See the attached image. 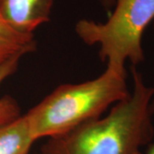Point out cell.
Masks as SVG:
<instances>
[{"label": "cell", "mask_w": 154, "mask_h": 154, "mask_svg": "<svg viewBox=\"0 0 154 154\" xmlns=\"http://www.w3.org/2000/svg\"><path fill=\"white\" fill-rule=\"evenodd\" d=\"M152 113L154 116V99L152 100ZM146 154H154V141H152L150 146H149L148 151H147V153Z\"/></svg>", "instance_id": "cell-9"}, {"label": "cell", "mask_w": 154, "mask_h": 154, "mask_svg": "<svg viewBox=\"0 0 154 154\" xmlns=\"http://www.w3.org/2000/svg\"><path fill=\"white\" fill-rule=\"evenodd\" d=\"M35 140L26 115L0 125V154H29Z\"/></svg>", "instance_id": "cell-5"}, {"label": "cell", "mask_w": 154, "mask_h": 154, "mask_svg": "<svg viewBox=\"0 0 154 154\" xmlns=\"http://www.w3.org/2000/svg\"><path fill=\"white\" fill-rule=\"evenodd\" d=\"M99 2L107 11H110L115 5V0H99Z\"/></svg>", "instance_id": "cell-8"}, {"label": "cell", "mask_w": 154, "mask_h": 154, "mask_svg": "<svg viewBox=\"0 0 154 154\" xmlns=\"http://www.w3.org/2000/svg\"><path fill=\"white\" fill-rule=\"evenodd\" d=\"M21 57H16L0 64V85L17 69ZM20 116V108L14 99L5 96L0 99V125L13 121Z\"/></svg>", "instance_id": "cell-7"}, {"label": "cell", "mask_w": 154, "mask_h": 154, "mask_svg": "<svg viewBox=\"0 0 154 154\" xmlns=\"http://www.w3.org/2000/svg\"><path fill=\"white\" fill-rule=\"evenodd\" d=\"M132 91L108 115L88 122L64 135L51 138L44 154H143L154 138L152 103L154 88L131 67Z\"/></svg>", "instance_id": "cell-1"}, {"label": "cell", "mask_w": 154, "mask_h": 154, "mask_svg": "<svg viewBox=\"0 0 154 154\" xmlns=\"http://www.w3.org/2000/svg\"><path fill=\"white\" fill-rule=\"evenodd\" d=\"M127 72L106 67L94 80L57 88L25 114L33 138H57L100 117L129 94Z\"/></svg>", "instance_id": "cell-2"}, {"label": "cell", "mask_w": 154, "mask_h": 154, "mask_svg": "<svg viewBox=\"0 0 154 154\" xmlns=\"http://www.w3.org/2000/svg\"><path fill=\"white\" fill-rule=\"evenodd\" d=\"M153 30H154V26H153Z\"/></svg>", "instance_id": "cell-10"}, {"label": "cell", "mask_w": 154, "mask_h": 154, "mask_svg": "<svg viewBox=\"0 0 154 154\" xmlns=\"http://www.w3.org/2000/svg\"><path fill=\"white\" fill-rule=\"evenodd\" d=\"M54 0H0V12L13 29L33 34L40 25L49 22Z\"/></svg>", "instance_id": "cell-4"}, {"label": "cell", "mask_w": 154, "mask_h": 154, "mask_svg": "<svg viewBox=\"0 0 154 154\" xmlns=\"http://www.w3.org/2000/svg\"><path fill=\"white\" fill-rule=\"evenodd\" d=\"M113 8L105 22L82 19L75 32L84 43L99 45V56L107 66L126 71L127 61L136 66L145 59L142 36L154 19V0H115Z\"/></svg>", "instance_id": "cell-3"}, {"label": "cell", "mask_w": 154, "mask_h": 154, "mask_svg": "<svg viewBox=\"0 0 154 154\" xmlns=\"http://www.w3.org/2000/svg\"><path fill=\"white\" fill-rule=\"evenodd\" d=\"M35 48L33 34H24L13 29L0 12V64L16 57H22Z\"/></svg>", "instance_id": "cell-6"}]
</instances>
